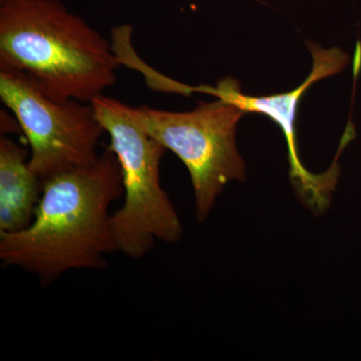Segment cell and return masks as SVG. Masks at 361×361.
Returning <instances> with one entry per match:
<instances>
[{
	"mask_svg": "<svg viewBox=\"0 0 361 361\" xmlns=\"http://www.w3.org/2000/svg\"><path fill=\"white\" fill-rule=\"evenodd\" d=\"M122 171L106 148L92 165L44 180L35 217L25 229L0 233V260L49 285L71 270L104 269L116 251L110 207L123 196Z\"/></svg>",
	"mask_w": 361,
	"mask_h": 361,
	"instance_id": "6da1fadb",
	"label": "cell"
},
{
	"mask_svg": "<svg viewBox=\"0 0 361 361\" xmlns=\"http://www.w3.org/2000/svg\"><path fill=\"white\" fill-rule=\"evenodd\" d=\"M122 63L59 0H0V70L23 71L52 101L90 103L116 84Z\"/></svg>",
	"mask_w": 361,
	"mask_h": 361,
	"instance_id": "7a4b0ae2",
	"label": "cell"
},
{
	"mask_svg": "<svg viewBox=\"0 0 361 361\" xmlns=\"http://www.w3.org/2000/svg\"><path fill=\"white\" fill-rule=\"evenodd\" d=\"M90 104L110 135L109 148L122 171L123 203L111 215L116 251L141 259L156 242L177 243L182 238V222L160 180L161 160L167 149L142 128L134 106L104 94Z\"/></svg>",
	"mask_w": 361,
	"mask_h": 361,
	"instance_id": "3957f363",
	"label": "cell"
},
{
	"mask_svg": "<svg viewBox=\"0 0 361 361\" xmlns=\"http://www.w3.org/2000/svg\"><path fill=\"white\" fill-rule=\"evenodd\" d=\"M135 111L146 132L186 166L196 218L204 222L224 188L232 180H245V161L236 144L237 127L245 113L220 97L211 103L201 102L187 113L147 106Z\"/></svg>",
	"mask_w": 361,
	"mask_h": 361,
	"instance_id": "277c9868",
	"label": "cell"
},
{
	"mask_svg": "<svg viewBox=\"0 0 361 361\" xmlns=\"http://www.w3.org/2000/svg\"><path fill=\"white\" fill-rule=\"evenodd\" d=\"M0 97L20 123L30 147L28 164L40 179L92 165L106 133L90 103L56 102L25 73L0 70Z\"/></svg>",
	"mask_w": 361,
	"mask_h": 361,
	"instance_id": "5b68a950",
	"label": "cell"
},
{
	"mask_svg": "<svg viewBox=\"0 0 361 361\" xmlns=\"http://www.w3.org/2000/svg\"><path fill=\"white\" fill-rule=\"evenodd\" d=\"M313 65L310 77L300 87L286 94H273L267 97H250L240 92L239 84L234 78H227L219 82L217 87H204V92L215 94L220 99L232 103L244 113H260L269 116L279 126L286 139L288 147L289 161L291 166V178L294 186L312 208L322 210L329 203L330 192L336 185L338 171L336 165L332 166L327 174L314 175L308 172L297 149L295 121L297 106L305 90L317 80L336 75L348 65V56L337 49L324 51L322 47L311 44Z\"/></svg>",
	"mask_w": 361,
	"mask_h": 361,
	"instance_id": "8992f818",
	"label": "cell"
},
{
	"mask_svg": "<svg viewBox=\"0 0 361 361\" xmlns=\"http://www.w3.org/2000/svg\"><path fill=\"white\" fill-rule=\"evenodd\" d=\"M27 149L0 137V233H14L32 223L44 182L32 172Z\"/></svg>",
	"mask_w": 361,
	"mask_h": 361,
	"instance_id": "52a82bcc",
	"label": "cell"
},
{
	"mask_svg": "<svg viewBox=\"0 0 361 361\" xmlns=\"http://www.w3.org/2000/svg\"><path fill=\"white\" fill-rule=\"evenodd\" d=\"M1 133L6 134L7 132L18 133L21 130L20 123H14L13 118L7 116V114L1 111Z\"/></svg>",
	"mask_w": 361,
	"mask_h": 361,
	"instance_id": "ba28073f",
	"label": "cell"
}]
</instances>
